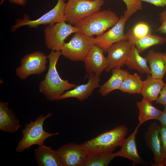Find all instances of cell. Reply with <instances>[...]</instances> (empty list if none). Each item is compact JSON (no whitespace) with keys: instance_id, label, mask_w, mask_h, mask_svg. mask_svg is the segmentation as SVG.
Here are the masks:
<instances>
[{"instance_id":"cell-29","label":"cell","mask_w":166,"mask_h":166,"mask_svg":"<svg viewBox=\"0 0 166 166\" xmlns=\"http://www.w3.org/2000/svg\"><path fill=\"white\" fill-rule=\"evenodd\" d=\"M159 19L161 25L157 29L156 31L162 34H166V10L160 13Z\"/></svg>"},{"instance_id":"cell-31","label":"cell","mask_w":166,"mask_h":166,"mask_svg":"<svg viewBox=\"0 0 166 166\" xmlns=\"http://www.w3.org/2000/svg\"><path fill=\"white\" fill-rule=\"evenodd\" d=\"M156 102L164 106L166 105V84H164L162 89Z\"/></svg>"},{"instance_id":"cell-33","label":"cell","mask_w":166,"mask_h":166,"mask_svg":"<svg viewBox=\"0 0 166 166\" xmlns=\"http://www.w3.org/2000/svg\"><path fill=\"white\" fill-rule=\"evenodd\" d=\"M159 121L161 125L166 127V111L164 110L159 118Z\"/></svg>"},{"instance_id":"cell-20","label":"cell","mask_w":166,"mask_h":166,"mask_svg":"<svg viewBox=\"0 0 166 166\" xmlns=\"http://www.w3.org/2000/svg\"><path fill=\"white\" fill-rule=\"evenodd\" d=\"M164 84L162 79L154 78L151 74H148L143 81L140 93L143 99L151 102L156 101Z\"/></svg>"},{"instance_id":"cell-27","label":"cell","mask_w":166,"mask_h":166,"mask_svg":"<svg viewBox=\"0 0 166 166\" xmlns=\"http://www.w3.org/2000/svg\"><path fill=\"white\" fill-rule=\"evenodd\" d=\"M116 157L115 152L88 153L84 166H107Z\"/></svg>"},{"instance_id":"cell-37","label":"cell","mask_w":166,"mask_h":166,"mask_svg":"<svg viewBox=\"0 0 166 166\" xmlns=\"http://www.w3.org/2000/svg\"><path fill=\"white\" fill-rule=\"evenodd\" d=\"M164 106V110L166 111V105Z\"/></svg>"},{"instance_id":"cell-2","label":"cell","mask_w":166,"mask_h":166,"mask_svg":"<svg viewBox=\"0 0 166 166\" xmlns=\"http://www.w3.org/2000/svg\"><path fill=\"white\" fill-rule=\"evenodd\" d=\"M128 132L126 126L119 125L80 144L87 154L111 153L120 146Z\"/></svg>"},{"instance_id":"cell-34","label":"cell","mask_w":166,"mask_h":166,"mask_svg":"<svg viewBox=\"0 0 166 166\" xmlns=\"http://www.w3.org/2000/svg\"><path fill=\"white\" fill-rule=\"evenodd\" d=\"M10 2L21 6H25L26 3V0H9Z\"/></svg>"},{"instance_id":"cell-24","label":"cell","mask_w":166,"mask_h":166,"mask_svg":"<svg viewBox=\"0 0 166 166\" xmlns=\"http://www.w3.org/2000/svg\"><path fill=\"white\" fill-rule=\"evenodd\" d=\"M143 81L141 76L137 73L133 74L129 73L118 90L130 94L140 93Z\"/></svg>"},{"instance_id":"cell-13","label":"cell","mask_w":166,"mask_h":166,"mask_svg":"<svg viewBox=\"0 0 166 166\" xmlns=\"http://www.w3.org/2000/svg\"><path fill=\"white\" fill-rule=\"evenodd\" d=\"M132 44L127 40L120 41L111 45L107 50L106 57L108 65L105 70L109 72L113 69L120 68L125 65Z\"/></svg>"},{"instance_id":"cell-25","label":"cell","mask_w":166,"mask_h":166,"mask_svg":"<svg viewBox=\"0 0 166 166\" xmlns=\"http://www.w3.org/2000/svg\"><path fill=\"white\" fill-rule=\"evenodd\" d=\"M151 34L149 25L144 22H139L129 29L125 34L127 40L131 44H134L138 40Z\"/></svg>"},{"instance_id":"cell-21","label":"cell","mask_w":166,"mask_h":166,"mask_svg":"<svg viewBox=\"0 0 166 166\" xmlns=\"http://www.w3.org/2000/svg\"><path fill=\"white\" fill-rule=\"evenodd\" d=\"M144 57H142L135 45L132 44L125 65L130 70H135L141 74H151L149 67Z\"/></svg>"},{"instance_id":"cell-16","label":"cell","mask_w":166,"mask_h":166,"mask_svg":"<svg viewBox=\"0 0 166 166\" xmlns=\"http://www.w3.org/2000/svg\"><path fill=\"white\" fill-rule=\"evenodd\" d=\"M140 125L138 124L133 132L127 138H124L120 146V150L115 152L116 156L124 157L130 160L133 165L143 164L144 161L139 155L136 141V135Z\"/></svg>"},{"instance_id":"cell-4","label":"cell","mask_w":166,"mask_h":166,"mask_svg":"<svg viewBox=\"0 0 166 166\" xmlns=\"http://www.w3.org/2000/svg\"><path fill=\"white\" fill-rule=\"evenodd\" d=\"M52 116L51 113H48L45 116L40 115L34 121H31L29 124H26L25 128L22 130V137L16 147V152H22L32 145L43 144L49 137L59 134L58 132L50 133L44 129V121Z\"/></svg>"},{"instance_id":"cell-3","label":"cell","mask_w":166,"mask_h":166,"mask_svg":"<svg viewBox=\"0 0 166 166\" xmlns=\"http://www.w3.org/2000/svg\"><path fill=\"white\" fill-rule=\"evenodd\" d=\"M119 18L109 10L99 11L80 21L75 26L80 32L89 37L99 36L112 27Z\"/></svg>"},{"instance_id":"cell-38","label":"cell","mask_w":166,"mask_h":166,"mask_svg":"<svg viewBox=\"0 0 166 166\" xmlns=\"http://www.w3.org/2000/svg\"><path fill=\"white\" fill-rule=\"evenodd\" d=\"M63 0L64 1H65L67 0Z\"/></svg>"},{"instance_id":"cell-17","label":"cell","mask_w":166,"mask_h":166,"mask_svg":"<svg viewBox=\"0 0 166 166\" xmlns=\"http://www.w3.org/2000/svg\"><path fill=\"white\" fill-rule=\"evenodd\" d=\"M7 102L0 101V130L10 133L18 131L21 126L13 111L8 107Z\"/></svg>"},{"instance_id":"cell-1","label":"cell","mask_w":166,"mask_h":166,"mask_svg":"<svg viewBox=\"0 0 166 166\" xmlns=\"http://www.w3.org/2000/svg\"><path fill=\"white\" fill-rule=\"evenodd\" d=\"M61 55V51H51L47 56L49 60L48 70L44 79L41 81L39 85L40 92L50 101L59 100L65 91L78 85L70 83L67 80H63L60 76L56 65Z\"/></svg>"},{"instance_id":"cell-6","label":"cell","mask_w":166,"mask_h":166,"mask_svg":"<svg viewBox=\"0 0 166 166\" xmlns=\"http://www.w3.org/2000/svg\"><path fill=\"white\" fill-rule=\"evenodd\" d=\"M95 38L81 32L75 33L70 41L65 43L61 52V55L72 61H83L95 45Z\"/></svg>"},{"instance_id":"cell-19","label":"cell","mask_w":166,"mask_h":166,"mask_svg":"<svg viewBox=\"0 0 166 166\" xmlns=\"http://www.w3.org/2000/svg\"><path fill=\"white\" fill-rule=\"evenodd\" d=\"M145 57L149 64L152 76L162 79L166 72V53L151 49Z\"/></svg>"},{"instance_id":"cell-9","label":"cell","mask_w":166,"mask_h":166,"mask_svg":"<svg viewBox=\"0 0 166 166\" xmlns=\"http://www.w3.org/2000/svg\"><path fill=\"white\" fill-rule=\"evenodd\" d=\"M47 56L43 53L35 51L23 57L21 60V65L15 69L17 76L23 80L33 74H39L46 68Z\"/></svg>"},{"instance_id":"cell-11","label":"cell","mask_w":166,"mask_h":166,"mask_svg":"<svg viewBox=\"0 0 166 166\" xmlns=\"http://www.w3.org/2000/svg\"><path fill=\"white\" fill-rule=\"evenodd\" d=\"M127 20L124 15L121 16L117 23L109 30L95 38V45L106 53L113 44L122 40H127L124 29Z\"/></svg>"},{"instance_id":"cell-14","label":"cell","mask_w":166,"mask_h":166,"mask_svg":"<svg viewBox=\"0 0 166 166\" xmlns=\"http://www.w3.org/2000/svg\"><path fill=\"white\" fill-rule=\"evenodd\" d=\"M104 51L95 45L83 60L86 71L89 74L94 73L100 76L107 68L108 63Z\"/></svg>"},{"instance_id":"cell-5","label":"cell","mask_w":166,"mask_h":166,"mask_svg":"<svg viewBox=\"0 0 166 166\" xmlns=\"http://www.w3.org/2000/svg\"><path fill=\"white\" fill-rule=\"evenodd\" d=\"M104 0H68L66 3V21L75 25L86 17L100 10Z\"/></svg>"},{"instance_id":"cell-22","label":"cell","mask_w":166,"mask_h":166,"mask_svg":"<svg viewBox=\"0 0 166 166\" xmlns=\"http://www.w3.org/2000/svg\"><path fill=\"white\" fill-rule=\"evenodd\" d=\"M129 74L128 71L120 68L113 69L112 75L109 79L99 87L98 93L103 96H105L112 91L118 90Z\"/></svg>"},{"instance_id":"cell-15","label":"cell","mask_w":166,"mask_h":166,"mask_svg":"<svg viewBox=\"0 0 166 166\" xmlns=\"http://www.w3.org/2000/svg\"><path fill=\"white\" fill-rule=\"evenodd\" d=\"M100 76L94 73L89 74L87 83L78 85L73 89L65 92L61 96L59 100L73 97L80 101H84L92 94L95 89L100 86Z\"/></svg>"},{"instance_id":"cell-23","label":"cell","mask_w":166,"mask_h":166,"mask_svg":"<svg viewBox=\"0 0 166 166\" xmlns=\"http://www.w3.org/2000/svg\"><path fill=\"white\" fill-rule=\"evenodd\" d=\"M139 111L138 119L139 124L151 120H159L162 113L152 105V102L144 99L136 103Z\"/></svg>"},{"instance_id":"cell-8","label":"cell","mask_w":166,"mask_h":166,"mask_svg":"<svg viewBox=\"0 0 166 166\" xmlns=\"http://www.w3.org/2000/svg\"><path fill=\"white\" fill-rule=\"evenodd\" d=\"M66 3L63 0H57L55 6L50 10L39 18L30 20L26 15H24L22 19H18L16 24L11 28L12 31H15L18 28L25 26L30 27L36 28L42 25H52L62 21H66L65 9Z\"/></svg>"},{"instance_id":"cell-12","label":"cell","mask_w":166,"mask_h":166,"mask_svg":"<svg viewBox=\"0 0 166 166\" xmlns=\"http://www.w3.org/2000/svg\"><path fill=\"white\" fill-rule=\"evenodd\" d=\"M160 126L156 122L152 123L144 133L146 144L154 155V166H165L162 145L160 133Z\"/></svg>"},{"instance_id":"cell-26","label":"cell","mask_w":166,"mask_h":166,"mask_svg":"<svg viewBox=\"0 0 166 166\" xmlns=\"http://www.w3.org/2000/svg\"><path fill=\"white\" fill-rule=\"evenodd\" d=\"M166 42V38L150 34L139 39L134 44L141 53L151 46L163 44Z\"/></svg>"},{"instance_id":"cell-18","label":"cell","mask_w":166,"mask_h":166,"mask_svg":"<svg viewBox=\"0 0 166 166\" xmlns=\"http://www.w3.org/2000/svg\"><path fill=\"white\" fill-rule=\"evenodd\" d=\"M34 151L35 159L40 166H63L57 150L43 144L38 145Z\"/></svg>"},{"instance_id":"cell-30","label":"cell","mask_w":166,"mask_h":166,"mask_svg":"<svg viewBox=\"0 0 166 166\" xmlns=\"http://www.w3.org/2000/svg\"><path fill=\"white\" fill-rule=\"evenodd\" d=\"M160 133L162 145L163 156L165 160L166 158V127L162 125L160 126Z\"/></svg>"},{"instance_id":"cell-36","label":"cell","mask_w":166,"mask_h":166,"mask_svg":"<svg viewBox=\"0 0 166 166\" xmlns=\"http://www.w3.org/2000/svg\"><path fill=\"white\" fill-rule=\"evenodd\" d=\"M164 166H166V158L165 159L164 161Z\"/></svg>"},{"instance_id":"cell-28","label":"cell","mask_w":166,"mask_h":166,"mask_svg":"<svg viewBox=\"0 0 166 166\" xmlns=\"http://www.w3.org/2000/svg\"><path fill=\"white\" fill-rule=\"evenodd\" d=\"M125 4L127 9L124 11V14L127 17H131L138 10H142V5L140 0H122Z\"/></svg>"},{"instance_id":"cell-32","label":"cell","mask_w":166,"mask_h":166,"mask_svg":"<svg viewBox=\"0 0 166 166\" xmlns=\"http://www.w3.org/2000/svg\"><path fill=\"white\" fill-rule=\"evenodd\" d=\"M150 3L156 6L164 7L166 6V0H140Z\"/></svg>"},{"instance_id":"cell-7","label":"cell","mask_w":166,"mask_h":166,"mask_svg":"<svg viewBox=\"0 0 166 166\" xmlns=\"http://www.w3.org/2000/svg\"><path fill=\"white\" fill-rule=\"evenodd\" d=\"M78 32H80L78 28L65 21L48 25L44 30L46 45L51 51H61L66 38L71 34Z\"/></svg>"},{"instance_id":"cell-10","label":"cell","mask_w":166,"mask_h":166,"mask_svg":"<svg viewBox=\"0 0 166 166\" xmlns=\"http://www.w3.org/2000/svg\"><path fill=\"white\" fill-rule=\"evenodd\" d=\"M57 151L63 166H84L87 153L80 144L70 143Z\"/></svg>"},{"instance_id":"cell-35","label":"cell","mask_w":166,"mask_h":166,"mask_svg":"<svg viewBox=\"0 0 166 166\" xmlns=\"http://www.w3.org/2000/svg\"><path fill=\"white\" fill-rule=\"evenodd\" d=\"M6 0H1L0 4L1 5Z\"/></svg>"}]
</instances>
